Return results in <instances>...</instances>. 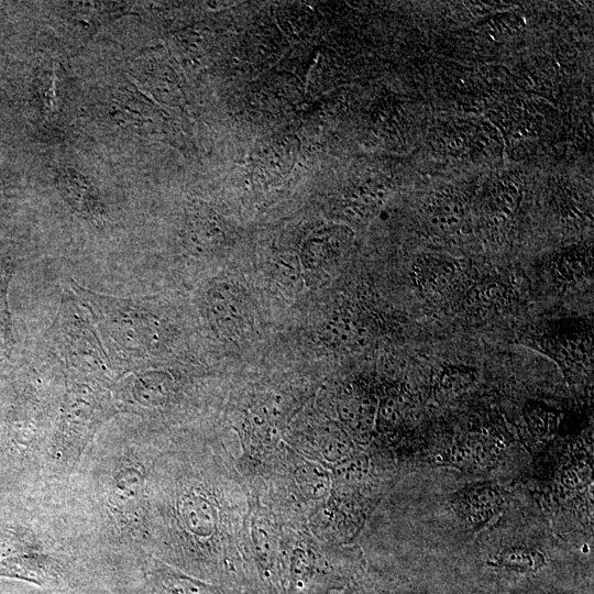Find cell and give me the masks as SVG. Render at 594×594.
I'll return each mask as SVG.
<instances>
[{
  "label": "cell",
  "instance_id": "obj_1",
  "mask_svg": "<svg viewBox=\"0 0 594 594\" xmlns=\"http://www.w3.org/2000/svg\"><path fill=\"white\" fill-rule=\"evenodd\" d=\"M54 352L75 372L88 381L109 382L108 356L99 341L95 324L75 299L64 297L58 315L48 332Z\"/></svg>",
  "mask_w": 594,
  "mask_h": 594
},
{
  "label": "cell",
  "instance_id": "obj_2",
  "mask_svg": "<svg viewBox=\"0 0 594 594\" xmlns=\"http://www.w3.org/2000/svg\"><path fill=\"white\" fill-rule=\"evenodd\" d=\"M99 383L69 381L55 438V458L73 464L94 433L111 414L110 397Z\"/></svg>",
  "mask_w": 594,
  "mask_h": 594
},
{
  "label": "cell",
  "instance_id": "obj_3",
  "mask_svg": "<svg viewBox=\"0 0 594 594\" xmlns=\"http://www.w3.org/2000/svg\"><path fill=\"white\" fill-rule=\"evenodd\" d=\"M0 575L37 585L57 581L55 562L30 535L14 529H0Z\"/></svg>",
  "mask_w": 594,
  "mask_h": 594
},
{
  "label": "cell",
  "instance_id": "obj_4",
  "mask_svg": "<svg viewBox=\"0 0 594 594\" xmlns=\"http://www.w3.org/2000/svg\"><path fill=\"white\" fill-rule=\"evenodd\" d=\"M145 490V477L134 464L120 465L109 487L111 509L124 521H138Z\"/></svg>",
  "mask_w": 594,
  "mask_h": 594
},
{
  "label": "cell",
  "instance_id": "obj_5",
  "mask_svg": "<svg viewBox=\"0 0 594 594\" xmlns=\"http://www.w3.org/2000/svg\"><path fill=\"white\" fill-rule=\"evenodd\" d=\"M413 271L416 285L430 295L451 292L458 284L461 273L455 260L441 255L422 256Z\"/></svg>",
  "mask_w": 594,
  "mask_h": 594
},
{
  "label": "cell",
  "instance_id": "obj_6",
  "mask_svg": "<svg viewBox=\"0 0 594 594\" xmlns=\"http://www.w3.org/2000/svg\"><path fill=\"white\" fill-rule=\"evenodd\" d=\"M57 186L65 200L81 215L91 219L102 215L92 186L78 172L68 168L61 170Z\"/></svg>",
  "mask_w": 594,
  "mask_h": 594
},
{
  "label": "cell",
  "instance_id": "obj_7",
  "mask_svg": "<svg viewBox=\"0 0 594 594\" xmlns=\"http://www.w3.org/2000/svg\"><path fill=\"white\" fill-rule=\"evenodd\" d=\"M541 340L544 351L553 355V359L580 364L590 360L592 350L588 334L559 332L544 334Z\"/></svg>",
  "mask_w": 594,
  "mask_h": 594
},
{
  "label": "cell",
  "instance_id": "obj_8",
  "mask_svg": "<svg viewBox=\"0 0 594 594\" xmlns=\"http://www.w3.org/2000/svg\"><path fill=\"white\" fill-rule=\"evenodd\" d=\"M180 516L186 528L195 536L207 538L215 531L216 510L208 498L199 494H186L180 502Z\"/></svg>",
  "mask_w": 594,
  "mask_h": 594
},
{
  "label": "cell",
  "instance_id": "obj_9",
  "mask_svg": "<svg viewBox=\"0 0 594 594\" xmlns=\"http://www.w3.org/2000/svg\"><path fill=\"white\" fill-rule=\"evenodd\" d=\"M211 312L221 327L239 331L245 322V310L237 297L230 293L216 290L211 296Z\"/></svg>",
  "mask_w": 594,
  "mask_h": 594
},
{
  "label": "cell",
  "instance_id": "obj_10",
  "mask_svg": "<svg viewBox=\"0 0 594 594\" xmlns=\"http://www.w3.org/2000/svg\"><path fill=\"white\" fill-rule=\"evenodd\" d=\"M546 563L544 557L536 549L510 547L501 552L497 564L517 573H534Z\"/></svg>",
  "mask_w": 594,
  "mask_h": 594
},
{
  "label": "cell",
  "instance_id": "obj_11",
  "mask_svg": "<svg viewBox=\"0 0 594 594\" xmlns=\"http://www.w3.org/2000/svg\"><path fill=\"white\" fill-rule=\"evenodd\" d=\"M507 292L504 285L496 280L483 282L475 285L466 296V305L473 311L492 310L505 304Z\"/></svg>",
  "mask_w": 594,
  "mask_h": 594
},
{
  "label": "cell",
  "instance_id": "obj_12",
  "mask_svg": "<svg viewBox=\"0 0 594 594\" xmlns=\"http://www.w3.org/2000/svg\"><path fill=\"white\" fill-rule=\"evenodd\" d=\"M160 585L165 594H216L204 583L179 574H163Z\"/></svg>",
  "mask_w": 594,
  "mask_h": 594
},
{
  "label": "cell",
  "instance_id": "obj_13",
  "mask_svg": "<svg viewBox=\"0 0 594 594\" xmlns=\"http://www.w3.org/2000/svg\"><path fill=\"white\" fill-rule=\"evenodd\" d=\"M345 418L356 431H369L374 420V406L369 398H352L346 406Z\"/></svg>",
  "mask_w": 594,
  "mask_h": 594
},
{
  "label": "cell",
  "instance_id": "obj_14",
  "mask_svg": "<svg viewBox=\"0 0 594 594\" xmlns=\"http://www.w3.org/2000/svg\"><path fill=\"white\" fill-rule=\"evenodd\" d=\"M591 270L588 257L581 253H568L556 264V272L563 282H573L583 277Z\"/></svg>",
  "mask_w": 594,
  "mask_h": 594
},
{
  "label": "cell",
  "instance_id": "obj_15",
  "mask_svg": "<svg viewBox=\"0 0 594 594\" xmlns=\"http://www.w3.org/2000/svg\"><path fill=\"white\" fill-rule=\"evenodd\" d=\"M299 482L305 486L306 493L314 497L324 495L328 488L327 475L315 468H304L299 474Z\"/></svg>",
  "mask_w": 594,
  "mask_h": 594
},
{
  "label": "cell",
  "instance_id": "obj_16",
  "mask_svg": "<svg viewBox=\"0 0 594 594\" xmlns=\"http://www.w3.org/2000/svg\"><path fill=\"white\" fill-rule=\"evenodd\" d=\"M308 561L302 557V552L298 551L294 560L293 574L297 578H305L308 573Z\"/></svg>",
  "mask_w": 594,
  "mask_h": 594
}]
</instances>
